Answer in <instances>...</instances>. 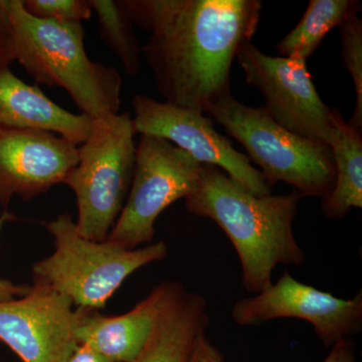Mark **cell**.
I'll use <instances>...</instances> for the list:
<instances>
[{
    "instance_id": "7",
    "label": "cell",
    "mask_w": 362,
    "mask_h": 362,
    "mask_svg": "<svg viewBox=\"0 0 362 362\" xmlns=\"http://www.w3.org/2000/svg\"><path fill=\"white\" fill-rule=\"evenodd\" d=\"M202 169L204 164L168 140L141 135L129 194L107 240L128 250L151 244L159 214L194 192Z\"/></svg>"
},
{
    "instance_id": "9",
    "label": "cell",
    "mask_w": 362,
    "mask_h": 362,
    "mask_svg": "<svg viewBox=\"0 0 362 362\" xmlns=\"http://www.w3.org/2000/svg\"><path fill=\"white\" fill-rule=\"evenodd\" d=\"M247 82L265 99V109L286 130L314 141L329 143L332 109L317 92L306 61L272 57L252 42L237 56Z\"/></svg>"
},
{
    "instance_id": "14",
    "label": "cell",
    "mask_w": 362,
    "mask_h": 362,
    "mask_svg": "<svg viewBox=\"0 0 362 362\" xmlns=\"http://www.w3.org/2000/svg\"><path fill=\"white\" fill-rule=\"evenodd\" d=\"M0 127L45 131L77 146L89 138L93 119L62 108L6 68L0 71Z\"/></svg>"
},
{
    "instance_id": "15",
    "label": "cell",
    "mask_w": 362,
    "mask_h": 362,
    "mask_svg": "<svg viewBox=\"0 0 362 362\" xmlns=\"http://www.w3.org/2000/svg\"><path fill=\"white\" fill-rule=\"evenodd\" d=\"M209 323L206 298L178 283L146 344L131 362H187Z\"/></svg>"
},
{
    "instance_id": "1",
    "label": "cell",
    "mask_w": 362,
    "mask_h": 362,
    "mask_svg": "<svg viewBox=\"0 0 362 362\" xmlns=\"http://www.w3.org/2000/svg\"><path fill=\"white\" fill-rule=\"evenodd\" d=\"M133 25L149 30L142 54L168 103L206 114L232 95L230 71L252 42L259 0H119Z\"/></svg>"
},
{
    "instance_id": "5",
    "label": "cell",
    "mask_w": 362,
    "mask_h": 362,
    "mask_svg": "<svg viewBox=\"0 0 362 362\" xmlns=\"http://www.w3.org/2000/svg\"><path fill=\"white\" fill-rule=\"evenodd\" d=\"M244 146L250 160L262 169L271 185L283 181L302 197H325L332 190L335 165L325 143L307 139L273 120L265 107L252 108L233 95L206 112Z\"/></svg>"
},
{
    "instance_id": "13",
    "label": "cell",
    "mask_w": 362,
    "mask_h": 362,
    "mask_svg": "<svg viewBox=\"0 0 362 362\" xmlns=\"http://www.w3.org/2000/svg\"><path fill=\"white\" fill-rule=\"evenodd\" d=\"M178 282L156 286L148 296L122 315L77 309L76 339L115 362L134 361L153 330L157 319L175 293Z\"/></svg>"
},
{
    "instance_id": "11",
    "label": "cell",
    "mask_w": 362,
    "mask_h": 362,
    "mask_svg": "<svg viewBox=\"0 0 362 362\" xmlns=\"http://www.w3.org/2000/svg\"><path fill=\"white\" fill-rule=\"evenodd\" d=\"M77 317L68 297L33 282L25 296L0 302V341L23 362H64L78 346Z\"/></svg>"
},
{
    "instance_id": "10",
    "label": "cell",
    "mask_w": 362,
    "mask_h": 362,
    "mask_svg": "<svg viewBox=\"0 0 362 362\" xmlns=\"http://www.w3.org/2000/svg\"><path fill=\"white\" fill-rule=\"evenodd\" d=\"M232 318L240 326H258L274 319L297 318L311 323L326 347L356 334L362 327V293L340 299L303 284L285 272L277 283L235 304Z\"/></svg>"
},
{
    "instance_id": "4",
    "label": "cell",
    "mask_w": 362,
    "mask_h": 362,
    "mask_svg": "<svg viewBox=\"0 0 362 362\" xmlns=\"http://www.w3.org/2000/svg\"><path fill=\"white\" fill-rule=\"evenodd\" d=\"M45 226L54 237L56 250L33 265V282L65 295L76 309L104 308L131 274L168 256V246L162 240L128 250L107 240L86 239L69 214L45 223Z\"/></svg>"
},
{
    "instance_id": "16",
    "label": "cell",
    "mask_w": 362,
    "mask_h": 362,
    "mask_svg": "<svg viewBox=\"0 0 362 362\" xmlns=\"http://www.w3.org/2000/svg\"><path fill=\"white\" fill-rule=\"evenodd\" d=\"M335 165L332 190L322 199L321 209L327 218H344L352 209L362 207V132L350 126L337 109H332L329 140Z\"/></svg>"
},
{
    "instance_id": "24",
    "label": "cell",
    "mask_w": 362,
    "mask_h": 362,
    "mask_svg": "<svg viewBox=\"0 0 362 362\" xmlns=\"http://www.w3.org/2000/svg\"><path fill=\"white\" fill-rule=\"evenodd\" d=\"M323 362H356L354 340L346 338L333 345L329 356Z\"/></svg>"
},
{
    "instance_id": "19",
    "label": "cell",
    "mask_w": 362,
    "mask_h": 362,
    "mask_svg": "<svg viewBox=\"0 0 362 362\" xmlns=\"http://www.w3.org/2000/svg\"><path fill=\"white\" fill-rule=\"evenodd\" d=\"M343 66L354 81L356 94L354 113L349 124L362 132V21L352 16L339 26Z\"/></svg>"
},
{
    "instance_id": "18",
    "label": "cell",
    "mask_w": 362,
    "mask_h": 362,
    "mask_svg": "<svg viewBox=\"0 0 362 362\" xmlns=\"http://www.w3.org/2000/svg\"><path fill=\"white\" fill-rule=\"evenodd\" d=\"M96 13L102 40L120 61L126 74L135 77L141 70L142 47L133 32V23L121 6L114 0H89Z\"/></svg>"
},
{
    "instance_id": "20",
    "label": "cell",
    "mask_w": 362,
    "mask_h": 362,
    "mask_svg": "<svg viewBox=\"0 0 362 362\" xmlns=\"http://www.w3.org/2000/svg\"><path fill=\"white\" fill-rule=\"evenodd\" d=\"M30 16L59 23H78L90 20L93 9L86 0H23Z\"/></svg>"
},
{
    "instance_id": "23",
    "label": "cell",
    "mask_w": 362,
    "mask_h": 362,
    "mask_svg": "<svg viewBox=\"0 0 362 362\" xmlns=\"http://www.w3.org/2000/svg\"><path fill=\"white\" fill-rule=\"evenodd\" d=\"M187 362H225L220 350L209 342L206 333L199 337Z\"/></svg>"
},
{
    "instance_id": "6",
    "label": "cell",
    "mask_w": 362,
    "mask_h": 362,
    "mask_svg": "<svg viewBox=\"0 0 362 362\" xmlns=\"http://www.w3.org/2000/svg\"><path fill=\"white\" fill-rule=\"evenodd\" d=\"M136 131L128 113L93 119L89 138L78 149L77 166L64 183L78 204V233L94 242L107 240L132 183Z\"/></svg>"
},
{
    "instance_id": "3",
    "label": "cell",
    "mask_w": 362,
    "mask_h": 362,
    "mask_svg": "<svg viewBox=\"0 0 362 362\" xmlns=\"http://www.w3.org/2000/svg\"><path fill=\"white\" fill-rule=\"evenodd\" d=\"M16 61L37 83L70 94L92 119L118 114L122 78L111 66L90 61L82 23L40 20L30 16L23 0H6Z\"/></svg>"
},
{
    "instance_id": "21",
    "label": "cell",
    "mask_w": 362,
    "mask_h": 362,
    "mask_svg": "<svg viewBox=\"0 0 362 362\" xmlns=\"http://www.w3.org/2000/svg\"><path fill=\"white\" fill-rule=\"evenodd\" d=\"M14 61L16 52L6 0H0V71L9 68Z\"/></svg>"
},
{
    "instance_id": "2",
    "label": "cell",
    "mask_w": 362,
    "mask_h": 362,
    "mask_svg": "<svg viewBox=\"0 0 362 362\" xmlns=\"http://www.w3.org/2000/svg\"><path fill=\"white\" fill-rule=\"evenodd\" d=\"M185 199L189 213L214 221L232 242L243 270V286L259 294L270 287L278 265L302 266L305 254L293 230L301 197H259L220 168L204 164L201 178Z\"/></svg>"
},
{
    "instance_id": "12",
    "label": "cell",
    "mask_w": 362,
    "mask_h": 362,
    "mask_svg": "<svg viewBox=\"0 0 362 362\" xmlns=\"http://www.w3.org/2000/svg\"><path fill=\"white\" fill-rule=\"evenodd\" d=\"M78 161L77 146L61 136L0 127V206L13 195L30 201L64 183Z\"/></svg>"
},
{
    "instance_id": "17",
    "label": "cell",
    "mask_w": 362,
    "mask_h": 362,
    "mask_svg": "<svg viewBox=\"0 0 362 362\" xmlns=\"http://www.w3.org/2000/svg\"><path fill=\"white\" fill-rule=\"evenodd\" d=\"M361 9L358 0H310L303 18L276 49L280 57L307 61L331 30L358 16Z\"/></svg>"
},
{
    "instance_id": "25",
    "label": "cell",
    "mask_w": 362,
    "mask_h": 362,
    "mask_svg": "<svg viewBox=\"0 0 362 362\" xmlns=\"http://www.w3.org/2000/svg\"><path fill=\"white\" fill-rule=\"evenodd\" d=\"M64 362H115L98 354L97 351L86 346V345L78 344L76 349L71 352V356Z\"/></svg>"
},
{
    "instance_id": "22",
    "label": "cell",
    "mask_w": 362,
    "mask_h": 362,
    "mask_svg": "<svg viewBox=\"0 0 362 362\" xmlns=\"http://www.w3.org/2000/svg\"><path fill=\"white\" fill-rule=\"evenodd\" d=\"M14 220H16V216H13V214L4 211L0 216V232H1L4 223ZM30 286L28 285L14 284L11 281L0 279V302L9 301V300L25 296L30 290Z\"/></svg>"
},
{
    "instance_id": "8",
    "label": "cell",
    "mask_w": 362,
    "mask_h": 362,
    "mask_svg": "<svg viewBox=\"0 0 362 362\" xmlns=\"http://www.w3.org/2000/svg\"><path fill=\"white\" fill-rule=\"evenodd\" d=\"M136 133L162 138L187 152L202 164L223 169L226 175L252 194H272V185L249 157L240 153L232 142L214 127L211 118L202 112L158 102L147 95L132 100Z\"/></svg>"
}]
</instances>
